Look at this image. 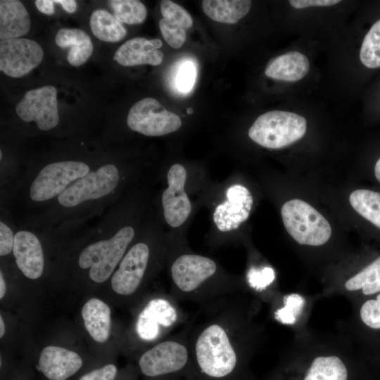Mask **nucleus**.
Wrapping results in <instances>:
<instances>
[{
    "instance_id": "obj_1",
    "label": "nucleus",
    "mask_w": 380,
    "mask_h": 380,
    "mask_svg": "<svg viewBox=\"0 0 380 380\" xmlns=\"http://www.w3.org/2000/svg\"><path fill=\"white\" fill-rule=\"evenodd\" d=\"M126 212L124 200L119 198L94 225L82 227L76 264L95 283H103L112 276L135 237L136 229L127 220Z\"/></svg>"
},
{
    "instance_id": "obj_2",
    "label": "nucleus",
    "mask_w": 380,
    "mask_h": 380,
    "mask_svg": "<svg viewBox=\"0 0 380 380\" xmlns=\"http://www.w3.org/2000/svg\"><path fill=\"white\" fill-rule=\"evenodd\" d=\"M195 350L198 366L208 377H227L236 367V352L226 331L218 324L209 326L199 335Z\"/></svg>"
},
{
    "instance_id": "obj_3",
    "label": "nucleus",
    "mask_w": 380,
    "mask_h": 380,
    "mask_svg": "<svg viewBox=\"0 0 380 380\" xmlns=\"http://www.w3.org/2000/svg\"><path fill=\"white\" fill-rule=\"evenodd\" d=\"M307 122L296 113L272 110L260 115L248 130L249 137L267 148H280L299 140L305 134Z\"/></svg>"
},
{
    "instance_id": "obj_4",
    "label": "nucleus",
    "mask_w": 380,
    "mask_h": 380,
    "mask_svg": "<svg viewBox=\"0 0 380 380\" xmlns=\"http://www.w3.org/2000/svg\"><path fill=\"white\" fill-rule=\"evenodd\" d=\"M281 214L286 231L301 245L321 246L331 237V227L329 222L304 201L292 199L286 202Z\"/></svg>"
},
{
    "instance_id": "obj_5",
    "label": "nucleus",
    "mask_w": 380,
    "mask_h": 380,
    "mask_svg": "<svg viewBox=\"0 0 380 380\" xmlns=\"http://www.w3.org/2000/svg\"><path fill=\"white\" fill-rule=\"evenodd\" d=\"M127 124L130 129L143 135L160 137L178 130L182 120L155 99L144 98L132 106Z\"/></svg>"
},
{
    "instance_id": "obj_6",
    "label": "nucleus",
    "mask_w": 380,
    "mask_h": 380,
    "mask_svg": "<svg viewBox=\"0 0 380 380\" xmlns=\"http://www.w3.org/2000/svg\"><path fill=\"white\" fill-rule=\"evenodd\" d=\"M15 227L12 253L15 265L25 277L37 279L42 276L45 267V229L16 222Z\"/></svg>"
},
{
    "instance_id": "obj_7",
    "label": "nucleus",
    "mask_w": 380,
    "mask_h": 380,
    "mask_svg": "<svg viewBox=\"0 0 380 380\" xmlns=\"http://www.w3.org/2000/svg\"><path fill=\"white\" fill-rule=\"evenodd\" d=\"M15 113L25 122H34L42 132L55 129L59 122L56 89L44 86L27 91Z\"/></svg>"
},
{
    "instance_id": "obj_8",
    "label": "nucleus",
    "mask_w": 380,
    "mask_h": 380,
    "mask_svg": "<svg viewBox=\"0 0 380 380\" xmlns=\"http://www.w3.org/2000/svg\"><path fill=\"white\" fill-rule=\"evenodd\" d=\"M40 45L31 39L15 38L0 42V70L11 77H20L42 61Z\"/></svg>"
},
{
    "instance_id": "obj_9",
    "label": "nucleus",
    "mask_w": 380,
    "mask_h": 380,
    "mask_svg": "<svg viewBox=\"0 0 380 380\" xmlns=\"http://www.w3.org/2000/svg\"><path fill=\"white\" fill-rule=\"evenodd\" d=\"M348 365L336 355H319L291 365L278 380H350Z\"/></svg>"
},
{
    "instance_id": "obj_10",
    "label": "nucleus",
    "mask_w": 380,
    "mask_h": 380,
    "mask_svg": "<svg viewBox=\"0 0 380 380\" xmlns=\"http://www.w3.org/2000/svg\"><path fill=\"white\" fill-rule=\"evenodd\" d=\"M150 258V248L144 241L134 243L126 252L110 279L113 290L127 296L133 293L140 285Z\"/></svg>"
},
{
    "instance_id": "obj_11",
    "label": "nucleus",
    "mask_w": 380,
    "mask_h": 380,
    "mask_svg": "<svg viewBox=\"0 0 380 380\" xmlns=\"http://www.w3.org/2000/svg\"><path fill=\"white\" fill-rule=\"evenodd\" d=\"M189 354L185 346L175 341L160 343L146 351L139 360L142 374L156 377L177 373L186 366Z\"/></svg>"
},
{
    "instance_id": "obj_12",
    "label": "nucleus",
    "mask_w": 380,
    "mask_h": 380,
    "mask_svg": "<svg viewBox=\"0 0 380 380\" xmlns=\"http://www.w3.org/2000/svg\"><path fill=\"white\" fill-rule=\"evenodd\" d=\"M186 172L184 166L175 164L167 174L168 187L161 196L166 222L172 227L181 226L191 211V204L184 191Z\"/></svg>"
},
{
    "instance_id": "obj_13",
    "label": "nucleus",
    "mask_w": 380,
    "mask_h": 380,
    "mask_svg": "<svg viewBox=\"0 0 380 380\" xmlns=\"http://www.w3.org/2000/svg\"><path fill=\"white\" fill-rule=\"evenodd\" d=\"M226 195L227 200L217 205L213 215L214 223L222 232L237 229L248 219L253 203L251 193L241 184L229 186Z\"/></svg>"
},
{
    "instance_id": "obj_14",
    "label": "nucleus",
    "mask_w": 380,
    "mask_h": 380,
    "mask_svg": "<svg viewBox=\"0 0 380 380\" xmlns=\"http://www.w3.org/2000/svg\"><path fill=\"white\" fill-rule=\"evenodd\" d=\"M216 269L215 262L207 257L185 254L173 262L171 274L175 284L181 291L190 292L213 276Z\"/></svg>"
},
{
    "instance_id": "obj_15",
    "label": "nucleus",
    "mask_w": 380,
    "mask_h": 380,
    "mask_svg": "<svg viewBox=\"0 0 380 380\" xmlns=\"http://www.w3.org/2000/svg\"><path fill=\"white\" fill-rule=\"evenodd\" d=\"M80 355L64 348L50 346L41 352L39 369L49 380H66L82 367Z\"/></svg>"
},
{
    "instance_id": "obj_16",
    "label": "nucleus",
    "mask_w": 380,
    "mask_h": 380,
    "mask_svg": "<svg viewBox=\"0 0 380 380\" xmlns=\"http://www.w3.org/2000/svg\"><path fill=\"white\" fill-rule=\"evenodd\" d=\"M177 318V311L169 301L163 298L152 299L138 317L137 334L144 340H154L160 332V326L169 327Z\"/></svg>"
},
{
    "instance_id": "obj_17",
    "label": "nucleus",
    "mask_w": 380,
    "mask_h": 380,
    "mask_svg": "<svg viewBox=\"0 0 380 380\" xmlns=\"http://www.w3.org/2000/svg\"><path fill=\"white\" fill-rule=\"evenodd\" d=\"M162 45L163 42L158 39L148 40L144 37H134L118 49L113 59L122 66L158 65L164 56L158 49Z\"/></svg>"
},
{
    "instance_id": "obj_18",
    "label": "nucleus",
    "mask_w": 380,
    "mask_h": 380,
    "mask_svg": "<svg viewBox=\"0 0 380 380\" xmlns=\"http://www.w3.org/2000/svg\"><path fill=\"white\" fill-rule=\"evenodd\" d=\"M30 18L24 5L18 0L0 1V39L20 38L30 28Z\"/></svg>"
},
{
    "instance_id": "obj_19",
    "label": "nucleus",
    "mask_w": 380,
    "mask_h": 380,
    "mask_svg": "<svg viewBox=\"0 0 380 380\" xmlns=\"http://www.w3.org/2000/svg\"><path fill=\"white\" fill-rule=\"evenodd\" d=\"M309 61L303 53L290 51L272 58L265 70L267 77L285 82H296L308 72Z\"/></svg>"
},
{
    "instance_id": "obj_20",
    "label": "nucleus",
    "mask_w": 380,
    "mask_h": 380,
    "mask_svg": "<svg viewBox=\"0 0 380 380\" xmlns=\"http://www.w3.org/2000/svg\"><path fill=\"white\" fill-rule=\"evenodd\" d=\"M81 315L85 329L96 342H106L110 331V310L100 299L92 298L82 307Z\"/></svg>"
},
{
    "instance_id": "obj_21",
    "label": "nucleus",
    "mask_w": 380,
    "mask_h": 380,
    "mask_svg": "<svg viewBox=\"0 0 380 380\" xmlns=\"http://www.w3.org/2000/svg\"><path fill=\"white\" fill-rule=\"evenodd\" d=\"M55 42L61 48H69L67 60L75 67L84 64L94 49L90 37L80 29H60L55 37Z\"/></svg>"
},
{
    "instance_id": "obj_22",
    "label": "nucleus",
    "mask_w": 380,
    "mask_h": 380,
    "mask_svg": "<svg viewBox=\"0 0 380 380\" xmlns=\"http://www.w3.org/2000/svg\"><path fill=\"white\" fill-rule=\"evenodd\" d=\"M248 0H204L202 8L210 19L227 24L236 23L250 11Z\"/></svg>"
},
{
    "instance_id": "obj_23",
    "label": "nucleus",
    "mask_w": 380,
    "mask_h": 380,
    "mask_svg": "<svg viewBox=\"0 0 380 380\" xmlns=\"http://www.w3.org/2000/svg\"><path fill=\"white\" fill-rule=\"evenodd\" d=\"M89 25L94 36L106 42H119L127 34L122 23L114 15L103 9L93 11Z\"/></svg>"
},
{
    "instance_id": "obj_24",
    "label": "nucleus",
    "mask_w": 380,
    "mask_h": 380,
    "mask_svg": "<svg viewBox=\"0 0 380 380\" xmlns=\"http://www.w3.org/2000/svg\"><path fill=\"white\" fill-rule=\"evenodd\" d=\"M348 291H361L364 295L380 292V257L346 280Z\"/></svg>"
},
{
    "instance_id": "obj_25",
    "label": "nucleus",
    "mask_w": 380,
    "mask_h": 380,
    "mask_svg": "<svg viewBox=\"0 0 380 380\" xmlns=\"http://www.w3.org/2000/svg\"><path fill=\"white\" fill-rule=\"evenodd\" d=\"M349 201L357 213L380 229V193L357 189L350 194Z\"/></svg>"
},
{
    "instance_id": "obj_26",
    "label": "nucleus",
    "mask_w": 380,
    "mask_h": 380,
    "mask_svg": "<svg viewBox=\"0 0 380 380\" xmlns=\"http://www.w3.org/2000/svg\"><path fill=\"white\" fill-rule=\"evenodd\" d=\"M115 17L120 22L129 25L139 24L144 21L147 10L140 1L112 0L109 1Z\"/></svg>"
},
{
    "instance_id": "obj_27",
    "label": "nucleus",
    "mask_w": 380,
    "mask_h": 380,
    "mask_svg": "<svg viewBox=\"0 0 380 380\" xmlns=\"http://www.w3.org/2000/svg\"><path fill=\"white\" fill-rule=\"evenodd\" d=\"M362 63L369 68H380V19L365 36L360 51Z\"/></svg>"
},
{
    "instance_id": "obj_28",
    "label": "nucleus",
    "mask_w": 380,
    "mask_h": 380,
    "mask_svg": "<svg viewBox=\"0 0 380 380\" xmlns=\"http://www.w3.org/2000/svg\"><path fill=\"white\" fill-rule=\"evenodd\" d=\"M172 86L181 94H189L194 87L197 76V65L189 58H184L175 66Z\"/></svg>"
},
{
    "instance_id": "obj_29",
    "label": "nucleus",
    "mask_w": 380,
    "mask_h": 380,
    "mask_svg": "<svg viewBox=\"0 0 380 380\" xmlns=\"http://www.w3.org/2000/svg\"><path fill=\"white\" fill-rule=\"evenodd\" d=\"M15 222L9 210L1 209L0 218V255L13 253L15 233Z\"/></svg>"
},
{
    "instance_id": "obj_30",
    "label": "nucleus",
    "mask_w": 380,
    "mask_h": 380,
    "mask_svg": "<svg viewBox=\"0 0 380 380\" xmlns=\"http://www.w3.org/2000/svg\"><path fill=\"white\" fill-rule=\"evenodd\" d=\"M159 27L165 41L174 49L181 47L186 40V29L177 20L161 18Z\"/></svg>"
},
{
    "instance_id": "obj_31",
    "label": "nucleus",
    "mask_w": 380,
    "mask_h": 380,
    "mask_svg": "<svg viewBox=\"0 0 380 380\" xmlns=\"http://www.w3.org/2000/svg\"><path fill=\"white\" fill-rule=\"evenodd\" d=\"M360 316L366 326L374 329H380V293L375 298L369 299L362 305Z\"/></svg>"
},
{
    "instance_id": "obj_32",
    "label": "nucleus",
    "mask_w": 380,
    "mask_h": 380,
    "mask_svg": "<svg viewBox=\"0 0 380 380\" xmlns=\"http://www.w3.org/2000/svg\"><path fill=\"white\" fill-rule=\"evenodd\" d=\"M304 303L303 298L298 294L288 296L284 300V306L278 310L277 317L284 324H293L297 315L301 310Z\"/></svg>"
},
{
    "instance_id": "obj_33",
    "label": "nucleus",
    "mask_w": 380,
    "mask_h": 380,
    "mask_svg": "<svg viewBox=\"0 0 380 380\" xmlns=\"http://www.w3.org/2000/svg\"><path fill=\"white\" fill-rule=\"evenodd\" d=\"M160 12L163 18L179 20L190 28L193 25V19L189 13L185 8L172 1L163 0L160 2Z\"/></svg>"
},
{
    "instance_id": "obj_34",
    "label": "nucleus",
    "mask_w": 380,
    "mask_h": 380,
    "mask_svg": "<svg viewBox=\"0 0 380 380\" xmlns=\"http://www.w3.org/2000/svg\"><path fill=\"white\" fill-rule=\"evenodd\" d=\"M274 277V272L270 267H264L261 270L252 269L248 275L249 283L257 289H262L267 286L273 281Z\"/></svg>"
},
{
    "instance_id": "obj_35",
    "label": "nucleus",
    "mask_w": 380,
    "mask_h": 380,
    "mask_svg": "<svg viewBox=\"0 0 380 380\" xmlns=\"http://www.w3.org/2000/svg\"><path fill=\"white\" fill-rule=\"evenodd\" d=\"M116 374L115 365L108 364L83 375L79 380H115Z\"/></svg>"
},
{
    "instance_id": "obj_36",
    "label": "nucleus",
    "mask_w": 380,
    "mask_h": 380,
    "mask_svg": "<svg viewBox=\"0 0 380 380\" xmlns=\"http://www.w3.org/2000/svg\"><path fill=\"white\" fill-rule=\"evenodd\" d=\"M338 0H291L289 3L294 8H305L310 6H330L339 3Z\"/></svg>"
},
{
    "instance_id": "obj_37",
    "label": "nucleus",
    "mask_w": 380,
    "mask_h": 380,
    "mask_svg": "<svg viewBox=\"0 0 380 380\" xmlns=\"http://www.w3.org/2000/svg\"><path fill=\"white\" fill-rule=\"evenodd\" d=\"M54 0H37L35 5L37 8L46 15H52L54 13Z\"/></svg>"
},
{
    "instance_id": "obj_38",
    "label": "nucleus",
    "mask_w": 380,
    "mask_h": 380,
    "mask_svg": "<svg viewBox=\"0 0 380 380\" xmlns=\"http://www.w3.org/2000/svg\"><path fill=\"white\" fill-rule=\"evenodd\" d=\"M55 4H59L68 13H72L77 10V3L74 0H54Z\"/></svg>"
},
{
    "instance_id": "obj_39",
    "label": "nucleus",
    "mask_w": 380,
    "mask_h": 380,
    "mask_svg": "<svg viewBox=\"0 0 380 380\" xmlns=\"http://www.w3.org/2000/svg\"><path fill=\"white\" fill-rule=\"evenodd\" d=\"M6 285L2 270H0V298H3L6 293Z\"/></svg>"
},
{
    "instance_id": "obj_40",
    "label": "nucleus",
    "mask_w": 380,
    "mask_h": 380,
    "mask_svg": "<svg viewBox=\"0 0 380 380\" xmlns=\"http://www.w3.org/2000/svg\"><path fill=\"white\" fill-rule=\"evenodd\" d=\"M374 173L376 178L380 182V158L376 163L374 167Z\"/></svg>"
},
{
    "instance_id": "obj_41",
    "label": "nucleus",
    "mask_w": 380,
    "mask_h": 380,
    "mask_svg": "<svg viewBox=\"0 0 380 380\" xmlns=\"http://www.w3.org/2000/svg\"><path fill=\"white\" fill-rule=\"evenodd\" d=\"M5 333V324L1 316H0V337H3Z\"/></svg>"
},
{
    "instance_id": "obj_42",
    "label": "nucleus",
    "mask_w": 380,
    "mask_h": 380,
    "mask_svg": "<svg viewBox=\"0 0 380 380\" xmlns=\"http://www.w3.org/2000/svg\"><path fill=\"white\" fill-rule=\"evenodd\" d=\"M192 112H193L192 108H188L187 109V113L191 114V113H192Z\"/></svg>"
}]
</instances>
